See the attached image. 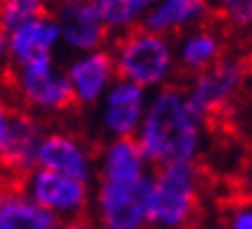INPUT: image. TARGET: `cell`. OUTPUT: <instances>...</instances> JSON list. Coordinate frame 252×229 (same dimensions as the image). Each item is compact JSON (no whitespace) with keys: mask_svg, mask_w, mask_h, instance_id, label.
I'll return each mask as SVG.
<instances>
[{"mask_svg":"<svg viewBox=\"0 0 252 229\" xmlns=\"http://www.w3.org/2000/svg\"><path fill=\"white\" fill-rule=\"evenodd\" d=\"M67 79L81 104H93L99 98V93L107 88L111 76H116V63L111 51H93L84 54L81 58L67 67Z\"/></svg>","mask_w":252,"mask_h":229,"instance_id":"12","label":"cell"},{"mask_svg":"<svg viewBox=\"0 0 252 229\" xmlns=\"http://www.w3.org/2000/svg\"><path fill=\"white\" fill-rule=\"evenodd\" d=\"M12 111L14 107L9 104L7 99H0V155L7 146V137H9V128H12Z\"/></svg>","mask_w":252,"mask_h":229,"instance_id":"20","label":"cell"},{"mask_svg":"<svg viewBox=\"0 0 252 229\" xmlns=\"http://www.w3.org/2000/svg\"><path fill=\"white\" fill-rule=\"evenodd\" d=\"M9 58V33L0 26V63Z\"/></svg>","mask_w":252,"mask_h":229,"instance_id":"22","label":"cell"},{"mask_svg":"<svg viewBox=\"0 0 252 229\" xmlns=\"http://www.w3.org/2000/svg\"><path fill=\"white\" fill-rule=\"evenodd\" d=\"M61 23V37L63 42L81 54H93L102 51V46L109 37V28L104 26L102 16L93 2H81V5H61L58 14Z\"/></svg>","mask_w":252,"mask_h":229,"instance_id":"7","label":"cell"},{"mask_svg":"<svg viewBox=\"0 0 252 229\" xmlns=\"http://www.w3.org/2000/svg\"><path fill=\"white\" fill-rule=\"evenodd\" d=\"M0 81H2V74H0Z\"/></svg>","mask_w":252,"mask_h":229,"instance_id":"26","label":"cell"},{"mask_svg":"<svg viewBox=\"0 0 252 229\" xmlns=\"http://www.w3.org/2000/svg\"><path fill=\"white\" fill-rule=\"evenodd\" d=\"M206 2H208V5H215V0H206Z\"/></svg>","mask_w":252,"mask_h":229,"instance_id":"25","label":"cell"},{"mask_svg":"<svg viewBox=\"0 0 252 229\" xmlns=\"http://www.w3.org/2000/svg\"><path fill=\"white\" fill-rule=\"evenodd\" d=\"M37 164L42 169L77 178L84 183L88 181V174H91L84 148L67 134H49L39 146Z\"/></svg>","mask_w":252,"mask_h":229,"instance_id":"15","label":"cell"},{"mask_svg":"<svg viewBox=\"0 0 252 229\" xmlns=\"http://www.w3.org/2000/svg\"><path fill=\"white\" fill-rule=\"evenodd\" d=\"M227 229H252V204H243L231 211Z\"/></svg>","mask_w":252,"mask_h":229,"instance_id":"21","label":"cell"},{"mask_svg":"<svg viewBox=\"0 0 252 229\" xmlns=\"http://www.w3.org/2000/svg\"><path fill=\"white\" fill-rule=\"evenodd\" d=\"M61 23L51 14L32 19L14 31H9V61L12 65H28L51 58L61 42Z\"/></svg>","mask_w":252,"mask_h":229,"instance_id":"8","label":"cell"},{"mask_svg":"<svg viewBox=\"0 0 252 229\" xmlns=\"http://www.w3.org/2000/svg\"><path fill=\"white\" fill-rule=\"evenodd\" d=\"M153 190V181L144 178L134 188H109L99 190V208L102 220L109 229H139L146 220L148 199Z\"/></svg>","mask_w":252,"mask_h":229,"instance_id":"6","label":"cell"},{"mask_svg":"<svg viewBox=\"0 0 252 229\" xmlns=\"http://www.w3.org/2000/svg\"><path fill=\"white\" fill-rule=\"evenodd\" d=\"M0 229H58V220L23 190L0 188Z\"/></svg>","mask_w":252,"mask_h":229,"instance_id":"14","label":"cell"},{"mask_svg":"<svg viewBox=\"0 0 252 229\" xmlns=\"http://www.w3.org/2000/svg\"><path fill=\"white\" fill-rule=\"evenodd\" d=\"M158 0H93L109 33H130L144 26V19L155 7Z\"/></svg>","mask_w":252,"mask_h":229,"instance_id":"17","label":"cell"},{"mask_svg":"<svg viewBox=\"0 0 252 229\" xmlns=\"http://www.w3.org/2000/svg\"><path fill=\"white\" fill-rule=\"evenodd\" d=\"M250 72V58L227 54L211 69L194 76L190 91H188V107L197 116V121H206L213 125L215 121L224 118L231 109V102L243 91Z\"/></svg>","mask_w":252,"mask_h":229,"instance_id":"4","label":"cell"},{"mask_svg":"<svg viewBox=\"0 0 252 229\" xmlns=\"http://www.w3.org/2000/svg\"><path fill=\"white\" fill-rule=\"evenodd\" d=\"M224 37L222 33L204 23L199 28H192L178 39V49H176V65L178 69L188 76H199L224 58Z\"/></svg>","mask_w":252,"mask_h":229,"instance_id":"9","label":"cell"},{"mask_svg":"<svg viewBox=\"0 0 252 229\" xmlns=\"http://www.w3.org/2000/svg\"><path fill=\"white\" fill-rule=\"evenodd\" d=\"M32 201L46 211H81L86 204V183L56 174L49 169H39L31 183Z\"/></svg>","mask_w":252,"mask_h":229,"instance_id":"11","label":"cell"},{"mask_svg":"<svg viewBox=\"0 0 252 229\" xmlns=\"http://www.w3.org/2000/svg\"><path fill=\"white\" fill-rule=\"evenodd\" d=\"M197 181L199 174L192 162L160 167L153 178L146 220L167 229H194L199 211Z\"/></svg>","mask_w":252,"mask_h":229,"instance_id":"3","label":"cell"},{"mask_svg":"<svg viewBox=\"0 0 252 229\" xmlns=\"http://www.w3.org/2000/svg\"><path fill=\"white\" fill-rule=\"evenodd\" d=\"M144 107V88L132 81H121L107 98V128L118 137H132Z\"/></svg>","mask_w":252,"mask_h":229,"instance_id":"16","label":"cell"},{"mask_svg":"<svg viewBox=\"0 0 252 229\" xmlns=\"http://www.w3.org/2000/svg\"><path fill=\"white\" fill-rule=\"evenodd\" d=\"M63 229H93L91 227V220L88 218H84V215H79L77 220H72V222H67Z\"/></svg>","mask_w":252,"mask_h":229,"instance_id":"23","label":"cell"},{"mask_svg":"<svg viewBox=\"0 0 252 229\" xmlns=\"http://www.w3.org/2000/svg\"><path fill=\"white\" fill-rule=\"evenodd\" d=\"M144 151L139 146V139L118 137L109 146L104 171H102V185H118L130 188L144 181Z\"/></svg>","mask_w":252,"mask_h":229,"instance_id":"13","label":"cell"},{"mask_svg":"<svg viewBox=\"0 0 252 229\" xmlns=\"http://www.w3.org/2000/svg\"><path fill=\"white\" fill-rule=\"evenodd\" d=\"M215 9L224 26L234 31H252V0H215Z\"/></svg>","mask_w":252,"mask_h":229,"instance_id":"19","label":"cell"},{"mask_svg":"<svg viewBox=\"0 0 252 229\" xmlns=\"http://www.w3.org/2000/svg\"><path fill=\"white\" fill-rule=\"evenodd\" d=\"M111 56L116 63V76L141 88L167 81L176 67V51L169 37L158 35L144 26L123 33L116 39Z\"/></svg>","mask_w":252,"mask_h":229,"instance_id":"2","label":"cell"},{"mask_svg":"<svg viewBox=\"0 0 252 229\" xmlns=\"http://www.w3.org/2000/svg\"><path fill=\"white\" fill-rule=\"evenodd\" d=\"M2 81H7L12 93L28 107L58 114H69L81 107L67 74H61L54 67V58L28 65H12V69L2 74Z\"/></svg>","mask_w":252,"mask_h":229,"instance_id":"5","label":"cell"},{"mask_svg":"<svg viewBox=\"0 0 252 229\" xmlns=\"http://www.w3.org/2000/svg\"><path fill=\"white\" fill-rule=\"evenodd\" d=\"M56 2L61 7V5H81V2H93V0H56Z\"/></svg>","mask_w":252,"mask_h":229,"instance_id":"24","label":"cell"},{"mask_svg":"<svg viewBox=\"0 0 252 229\" xmlns=\"http://www.w3.org/2000/svg\"><path fill=\"white\" fill-rule=\"evenodd\" d=\"M211 12L213 5H208L206 0H158L144 19V28L164 37L185 35L192 28L208 23Z\"/></svg>","mask_w":252,"mask_h":229,"instance_id":"10","label":"cell"},{"mask_svg":"<svg viewBox=\"0 0 252 229\" xmlns=\"http://www.w3.org/2000/svg\"><path fill=\"white\" fill-rule=\"evenodd\" d=\"M139 146L155 164H188L199 146V121L188 107V95L176 86L162 88L148 107Z\"/></svg>","mask_w":252,"mask_h":229,"instance_id":"1","label":"cell"},{"mask_svg":"<svg viewBox=\"0 0 252 229\" xmlns=\"http://www.w3.org/2000/svg\"><path fill=\"white\" fill-rule=\"evenodd\" d=\"M46 14L49 0H0V26L7 33Z\"/></svg>","mask_w":252,"mask_h":229,"instance_id":"18","label":"cell"}]
</instances>
